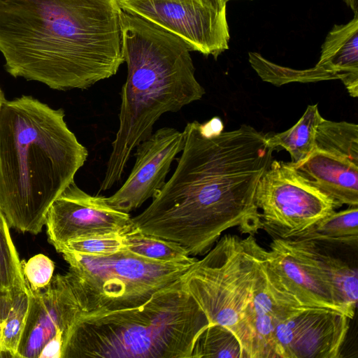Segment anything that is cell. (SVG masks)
<instances>
[{"label":"cell","instance_id":"cell-1","mask_svg":"<svg viewBox=\"0 0 358 358\" xmlns=\"http://www.w3.org/2000/svg\"><path fill=\"white\" fill-rule=\"evenodd\" d=\"M223 127L218 117L187 123L176 168L148 207L131 217L135 229L192 257L206 255L231 228L252 236L262 229L255 192L273 149L252 126Z\"/></svg>","mask_w":358,"mask_h":358},{"label":"cell","instance_id":"cell-2","mask_svg":"<svg viewBox=\"0 0 358 358\" xmlns=\"http://www.w3.org/2000/svg\"><path fill=\"white\" fill-rule=\"evenodd\" d=\"M117 0H0V52L15 78L87 89L124 62Z\"/></svg>","mask_w":358,"mask_h":358},{"label":"cell","instance_id":"cell-3","mask_svg":"<svg viewBox=\"0 0 358 358\" xmlns=\"http://www.w3.org/2000/svg\"><path fill=\"white\" fill-rule=\"evenodd\" d=\"M64 117L63 109L31 96L1 106L0 208L20 232H41L50 206L87 161Z\"/></svg>","mask_w":358,"mask_h":358},{"label":"cell","instance_id":"cell-4","mask_svg":"<svg viewBox=\"0 0 358 358\" xmlns=\"http://www.w3.org/2000/svg\"><path fill=\"white\" fill-rule=\"evenodd\" d=\"M121 27L128 72L121 90L119 127L100 191L121 180L133 150L152 134L162 115L177 112L205 94L184 41L124 10Z\"/></svg>","mask_w":358,"mask_h":358},{"label":"cell","instance_id":"cell-5","mask_svg":"<svg viewBox=\"0 0 358 358\" xmlns=\"http://www.w3.org/2000/svg\"><path fill=\"white\" fill-rule=\"evenodd\" d=\"M209 324L181 278L138 306L80 317L62 358H192Z\"/></svg>","mask_w":358,"mask_h":358},{"label":"cell","instance_id":"cell-6","mask_svg":"<svg viewBox=\"0 0 358 358\" xmlns=\"http://www.w3.org/2000/svg\"><path fill=\"white\" fill-rule=\"evenodd\" d=\"M265 251L255 236L225 234L182 278L209 324L236 336L243 358H251L250 304Z\"/></svg>","mask_w":358,"mask_h":358},{"label":"cell","instance_id":"cell-7","mask_svg":"<svg viewBox=\"0 0 358 358\" xmlns=\"http://www.w3.org/2000/svg\"><path fill=\"white\" fill-rule=\"evenodd\" d=\"M61 254L69 265L64 275L79 317L138 306L157 292L180 280L195 263L157 262L122 248L107 256L69 251Z\"/></svg>","mask_w":358,"mask_h":358},{"label":"cell","instance_id":"cell-8","mask_svg":"<svg viewBox=\"0 0 358 358\" xmlns=\"http://www.w3.org/2000/svg\"><path fill=\"white\" fill-rule=\"evenodd\" d=\"M255 203L262 229L281 238L304 230L338 208L289 162L278 160L271 161L259 179Z\"/></svg>","mask_w":358,"mask_h":358},{"label":"cell","instance_id":"cell-9","mask_svg":"<svg viewBox=\"0 0 358 358\" xmlns=\"http://www.w3.org/2000/svg\"><path fill=\"white\" fill-rule=\"evenodd\" d=\"M122 10L176 35L215 59L229 48L226 0H117Z\"/></svg>","mask_w":358,"mask_h":358},{"label":"cell","instance_id":"cell-10","mask_svg":"<svg viewBox=\"0 0 358 358\" xmlns=\"http://www.w3.org/2000/svg\"><path fill=\"white\" fill-rule=\"evenodd\" d=\"M45 225L48 242L58 252L68 241L94 234H125L132 230L129 213L110 206L106 197L92 196L73 181L50 206Z\"/></svg>","mask_w":358,"mask_h":358},{"label":"cell","instance_id":"cell-11","mask_svg":"<svg viewBox=\"0 0 358 358\" xmlns=\"http://www.w3.org/2000/svg\"><path fill=\"white\" fill-rule=\"evenodd\" d=\"M265 260L301 306L329 308L346 315L330 278L308 244L275 237L265 251Z\"/></svg>","mask_w":358,"mask_h":358},{"label":"cell","instance_id":"cell-12","mask_svg":"<svg viewBox=\"0 0 358 358\" xmlns=\"http://www.w3.org/2000/svg\"><path fill=\"white\" fill-rule=\"evenodd\" d=\"M350 318L338 311L301 307L278 325L276 358H337L346 338Z\"/></svg>","mask_w":358,"mask_h":358},{"label":"cell","instance_id":"cell-13","mask_svg":"<svg viewBox=\"0 0 358 358\" xmlns=\"http://www.w3.org/2000/svg\"><path fill=\"white\" fill-rule=\"evenodd\" d=\"M184 131L164 127L158 129L136 148L135 163L127 179L106 197L113 208L129 213L152 199L165 184L176 155L182 150Z\"/></svg>","mask_w":358,"mask_h":358},{"label":"cell","instance_id":"cell-14","mask_svg":"<svg viewBox=\"0 0 358 358\" xmlns=\"http://www.w3.org/2000/svg\"><path fill=\"white\" fill-rule=\"evenodd\" d=\"M28 311L17 358H38L45 344L58 331L64 332L65 341L80 315L64 275L53 276L43 292L33 291L28 286Z\"/></svg>","mask_w":358,"mask_h":358},{"label":"cell","instance_id":"cell-15","mask_svg":"<svg viewBox=\"0 0 358 358\" xmlns=\"http://www.w3.org/2000/svg\"><path fill=\"white\" fill-rule=\"evenodd\" d=\"M303 307L279 281L264 259L254 285L250 304L251 358H276L274 335L278 325Z\"/></svg>","mask_w":358,"mask_h":358},{"label":"cell","instance_id":"cell-16","mask_svg":"<svg viewBox=\"0 0 358 358\" xmlns=\"http://www.w3.org/2000/svg\"><path fill=\"white\" fill-rule=\"evenodd\" d=\"M289 163L338 208L358 206V164L316 148L304 160Z\"/></svg>","mask_w":358,"mask_h":358},{"label":"cell","instance_id":"cell-17","mask_svg":"<svg viewBox=\"0 0 358 358\" xmlns=\"http://www.w3.org/2000/svg\"><path fill=\"white\" fill-rule=\"evenodd\" d=\"M315 66L341 80L351 96H358L357 15L345 24L334 26L322 46Z\"/></svg>","mask_w":358,"mask_h":358},{"label":"cell","instance_id":"cell-18","mask_svg":"<svg viewBox=\"0 0 358 358\" xmlns=\"http://www.w3.org/2000/svg\"><path fill=\"white\" fill-rule=\"evenodd\" d=\"M286 239L316 245L327 244L357 246L358 206H348L343 210H334Z\"/></svg>","mask_w":358,"mask_h":358},{"label":"cell","instance_id":"cell-19","mask_svg":"<svg viewBox=\"0 0 358 358\" xmlns=\"http://www.w3.org/2000/svg\"><path fill=\"white\" fill-rule=\"evenodd\" d=\"M323 117L317 104L309 105L297 122L289 129L267 137V143L273 150L282 148L291 157V163L306 159L315 149V134Z\"/></svg>","mask_w":358,"mask_h":358},{"label":"cell","instance_id":"cell-20","mask_svg":"<svg viewBox=\"0 0 358 358\" xmlns=\"http://www.w3.org/2000/svg\"><path fill=\"white\" fill-rule=\"evenodd\" d=\"M28 307L27 284L25 289L0 294V357L17 358Z\"/></svg>","mask_w":358,"mask_h":358},{"label":"cell","instance_id":"cell-21","mask_svg":"<svg viewBox=\"0 0 358 358\" xmlns=\"http://www.w3.org/2000/svg\"><path fill=\"white\" fill-rule=\"evenodd\" d=\"M122 249L141 257L161 263H194L198 260L189 256L178 244L135 229L123 235Z\"/></svg>","mask_w":358,"mask_h":358},{"label":"cell","instance_id":"cell-22","mask_svg":"<svg viewBox=\"0 0 358 358\" xmlns=\"http://www.w3.org/2000/svg\"><path fill=\"white\" fill-rule=\"evenodd\" d=\"M315 148L358 164V125L323 118L316 131Z\"/></svg>","mask_w":358,"mask_h":358},{"label":"cell","instance_id":"cell-23","mask_svg":"<svg viewBox=\"0 0 358 358\" xmlns=\"http://www.w3.org/2000/svg\"><path fill=\"white\" fill-rule=\"evenodd\" d=\"M249 62L261 79L275 86L290 83H315L336 80L334 75L315 66L308 69L299 70L274 64L257 52H249Z\"/></svg>","mask_w":358,"mask_h":358},{"label":"cell","instance_id":"cell-24","mask_svg":"<svg viewBox=\"0 0 358 358\" xmlns=\"http://www.w3.org/2000/svg\"><path fill=\"white\" fill-rule=\"evenodd\" d=\"M10 227L0 208V294L25 289L27 282Z\"/></svg>","mask_w":358,"mask_h":358},{"label":"cell","instance_id":"cell-25","mask_svg":"<svg viewBox=\"0 0 358 358\" xmlns=\"http://www.w3.org/2000/svg\"><path fill=\"white\" fill-rule=\"evenodd\" d=\"M243 358L241 343L234 333L220 324H209L198 336L192 358Z\"/></svg>","mask_w":358,"mask_h":358},{"label":"cell","instance_id":"cell-26","mask_svg":"<svg viewBox=\"0 0 358 358\" xmlns=\"http://www.w3.org/2000/svg\"><path fill=\"white\" fill-rule=\"evenodd\" d=\"M120 234H94L78 238L66 243L58 251H69L90 256H107L122 248Z\"/></svg>","mask_w":358,"mask_h":358},{"label":"cell","instance_id":"cell-27","mask_svg":"<svg viewBox=\"0 0 358 358\" xmlns=\"http://www.w3.org/2000/svg\"><path fill=\"white\" fill-rule=\"evenodd\" d=\"M54 262L43 254L22 261L23 274L29 287L33 291L45 289L50 282L55 271Z\"/></svg>","mask_w":358,"mask_h":358},{"label":"cell","instance_id":"cell-28","mask_svg":"<svg viewBox=\"0 0 358 358\" xmlns=\"http://www.w3.org/2000/svg\"><path fill=\"white\" fill-rule=\"evenodd\" d=\"M64 334L58 331L42 348L38 358H62Z\"/></svg>","mask_w":358,"mask_h":358},{"label":"cell","instance_id":"cell-29","mask_svg":"<svg viewBox=\"0 0 358 358\" xmlns=\"http://www.w3.org/2000/svg\"><path fill=\"white\" fill-rule=\"evenodd\" d=\"M354 12L355 15H358V0H343Z\"/></svg>","mask_w":358,"mask_h":358},{"label":"cell","instance_id":"cell-30","mask_svg":"<svg viewBox=\"0 0 358 358\" xmlns=\"http://www.w3.org/2000/svg\"><path fill=\"white\" fill-rule=\"evenodd\" d=\"M5 100H6V99L4 96V93L0 87V110H1V106Z\"/></svg>","mask_w":358,"mask_h":358},{"label":"cell","instance_id":"cell-31","mask_svg":"<svg viewBox=\"0 0 358 358\" xmlns=\"http://www.w3.org/2000/svg\"><path fill=\"white\" fill-rule=\"evenodd\" d=\"M229 1V0H226V1Z\"/></svg>","mask_w":358,"mask_h":358}]
</instances>
